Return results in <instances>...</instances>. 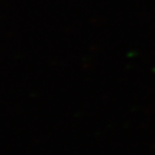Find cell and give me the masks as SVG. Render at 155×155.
<instances>
[]
</instances>
